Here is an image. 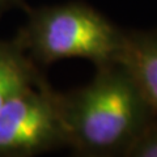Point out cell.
I'll list each match as a JSON object with an SVG mask.
<instances>
[{"instance_id": "1", "label": "cell", "mask_w": 157, "mask_h": 157, "mask_svg": "<svg viewBox=\"0 0 157 157\" xmlns=\"http://www.w3.org/2000/svg\"><path fill=\"white\" fill-rule=\"evenodd\" d=\"M68 148L84 157H127L132 144L157 117L119 62L96 67L84 86L59 92Z\"/></svg>"}, {"instance_id": "2", "label": "cell", "mask_w": 157, "mask_h": 157, "mask_svg": "<svg viewBox=\"0 0 157 157\" xmlns=\"http://www.w3.org/2000/svg\"><path fill=\"white\" fill-rule=\"evenodd\" d=\"M14 42L39 68L80 58L96 67L117 62L124 29L82 2L29 8Z\"/></svg>"}, {"instance_id": "3", "label": "cell", "mask_w": 157, "mask_h": 157, "mask_svg": "<svg viewBox=\"0 0 157 157\" xmlns=\"http://www.w3.org/2000/svg\"><path fill=\"white\" fill-rule=\"evenodd\" d=\"M68 147L59 92L42 80L0 109V157H32Z\"/></svg>"}, {"instance_id": "4", "label": "cell", "mask_w": 157, "mask_h": 157, "mask_svg": "<svg viewBox=\"0 0 157 157\" xmlns=\"http://www.w3.org/2000/svg\"><path fill=\"white\" fill-rule=\"evenodd\" d=\"M157 114V29L124 30L118 60Z\"/></svg>"}, {"instance_id": "5", "label": "cell", "mask_w": 157, "mask_h": 157, "mask_svg": "<svg viewBox=\"0 0 157 157\" xmlns=\"http://www.w3.org/2000/svg\"><path fill=\"white\" fill-rule=\"evenodd\" d=\"M39 68L14 39L0 41V109L13 96L45 80Z\"/></svg>"}, {"instance_id": "6", "label": "cell", "mask_w": 157, "mask_h": 157, "mask_svg": "<svg viewBox=\"0 0 157 157\" xmlns=\"http://www.w3.org/2000/svg\"><path fill=\"white\" fill-rule=\"evenodd\" d=\"M127 157H157V117L132 144Z\"/></svg>"}, {"instance_id": "7", "label": "cell", "mask_w": 157, "mask_h": 157, "mask_svg": "<svg viewBox=\"0 0 157 157\" xmlns=\"http://www.w3.org/2000/svg\"><path fill=\"white\" fill-rule=\"evenodd\" d=\"M12 8H20L26 12L30 7L25 3V0H0V17Z\"/></svg>"}]
</instances>
